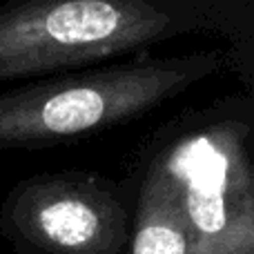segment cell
<instances>
[{"instance_id": "cell-1", "label": "cell", "mask_w": 254, "mask_h": 254, "mask_svg": "<svg viewBox=\"0 0 254 254\" xmlns=\"http://www.w3.org/2000/svg\"><path fill=\"white\" fill-rule=\"evenodd\" d=\"M225 69V49H210L38 78L0 92V147L43 149L134 123Z\"/></svg>"}, {"instance_id": "cell-7", "label": "cell", "mask_w": 254, "mask_h": 254, "mask_svg": "<svg viewBox=\"0 0 254 254\" xmlns=\"http://www.w3.org/2000/svg\"><path fill=\"white\" fill-rule=\"evenodd\" d=\"M190 254H254V221L230 230L214 241L192 243Z\"/></svg>"}, {"instance_id": "cell-5", "label": "cell", "mask_w": 254, "mask_h": 254, "mask_svg": "<svg viewBox=\"0 0 254 254\" xmlns=\"http://www.w3.org/2000/svg\"><path fill=\"white\" fill-rule=\"evenodd\" d=\"M136 210L129 254H190L192 234L170 188L145 163H136Z\"/></svg>"}, {"instance_id": "cell-6", "label": "cell", "mask_w": 254, "mask_h": 254, "mask_svg": "<svg viewBox=\"0 0 254 254\" xmlns=\"http://www.w3.org/2000/svg\"><path fill=\"white\" fill-rule=\"evenodd\" d=\"M214 20L216 36L228 40L230 69L239 76L243 92L254 89V0H201Z\"/></svg>"}, {"instance_id": "cell-2", "label": "cell", "mask_w": 254, "mask_h": 254, "mask_svg": "<svg viewBox=\"0 0 254 254\" xmlns=\"http://www.w3.org/2000/svg\"><path fill=\"white\" fill-rule=\"evenodd\" d=\"M192 34L216 36L201 0H4L0 83L83 69Z\"/></svg>"}, {"instance_id": "cell-3", "label": "cell", "mask_w": 254, "mask_h": 254, "mask_svg": "<svg viewBox=\"0 0 254 254\" xmlns=\"http://www.w3.org/2000/svg\"><path fill=\"white\" fill-rule=\"evenodd\" d=\"M254 96H228L167 121L138 161L170 188L192 243L254 221Z\"/></svg>"}, {"instance_id": "cell-4", "label": "cell", "mask_w": 254, "mask_h": 254, "mask_svg": "<svg viewBox=\"0 0 254 254\" xmlns=\"http://www.w3.org/2000/svg\"><path fill=\"white\" fill-rule=\"evenodd\" d=\"M134 210V174L45 172L9 190L0 232L18 254H129Z\"/></svg>"}]
</instances>
